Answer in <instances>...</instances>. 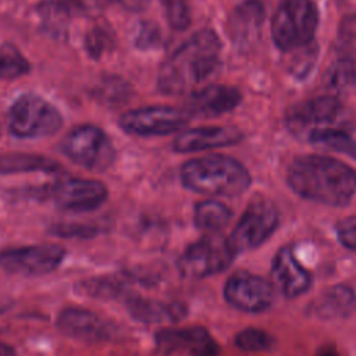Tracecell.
<instances>
[{
	"label": "cell",
	"instance_id": "6da1fadb",
	"mask_svg": "<svg viewBox=\"0 0 356 356\" xmlns=\"http://www.w3.org/2000/svg\"><path fill=\"white\" fill-rule=\"evenodd\" d=\"M286 181L300 197L328 206H345L356 193V171L328 156L296 157L288 167Z\"/></svg>",
	"mask_w": 356,
	"mask_h": 356
},
{
	"label": "cell",
	"instance_id": "7a4b0ae2",
	"mask_svg": "<svg viewBox=\"0 0 356 356\" xmlns=\"http://www.w3.org/2000/svg\"><path fill=\"white\" fill-rule=\"evenodd\" d=\"M221 42L211 29H202L182 43L161 65L157 88L168 96L184 95L207 79L220 63Z\"/></svg>",
	"mask_w": 356,
	"mask_h": 356
},
{
	"label": "cell",
	"instance_id": "3957f363",
	"mask_svg": "<svg viewBox=\"0 0 356 356\" xmlns=\"http://www.w3.org/2000/svg\"><path fill=\"white\" fill-rule=\"evenodd\" d=\"M182 185L196 193L235 197L250 186L249 171L235 159L209 154L192 159L181 167Z\"/></svg>",
	"mask_w": 356,
	"mask_h": 356
},
{
	"label": "cell",
	"instance_id": "277c9868",
	"mask_svg": "<svg viewBox=\"0 0 356 356\" xmlns=\"http://www.w3.org/2000/svg\"><path fill=\"white\" fill-rule=\"evenodd\" d=\"M318 25V10L312 0H284L271 19V36L284 51L310 43Z\"/></svg>",
	"mask_w": 356,
	"mask_h": 356
},
{
	"label": "cell",
	"instance_id": "5b68a950",
	"mask_svg": "<svg viewBox=\"0 0 356 356\" xmlns=\"http://www.w3.org/2000/svg\"><path fill=\"white\" fill-rule=\"evenodd\" d=\"M61 125L60 111L35 93H24L17 97L7 113L8 131L22 139L51 136L60 131Z\"/></svg>",
	"mask_w": 356,
	"mask_h": 356
},
{
	"label": "cell",
	"instance_id": "8992f818",
	"mask_svg": "<svg viewBox=\"0 0 356 356\" xmlns=\"http://www.w3.org/2000/svg\"><path fill=\"white\" fill-rule=\"evenodd\" d=\"M60 149L72 163L92 171H106L115 159L108 136L96 125L85 124L71 129L60 143Z\"/></svg>",
	"mask_w": 356,
	"mask_h": 356
},
{
	"label": "cell",
	"instance_id": "52a82bcc",
	"mask_svg": "<svg viewBox=\"0 0 356 356\" xmlns=\"http://www.w3.org/2000/svg\"><path fill=\"white\" fill-rule=\"evenodd\" d=\"M235 256L228 236L211 232L185 249L179 257L178 268L188 278H207L227 270Z\"/></svg>",
	"mask_w": 356,
	"mask_h": 356
},
{
	"label": "cell",
	"instance_id": "ba28073f",
	"mask_svg": "<svg viewBox=\"0 0 356 356\" xmlns=\"http://www.w3.org/2000/svg\"><path fill=\"white\" fill-rule=\"evenodd\" d=\"M278 210L267 199L253 200L232 229L228 241L235 253L259 248L278 227Z\"/></svg>",
	"mask_w": 356,
	"mask_h": 356
},
{
	"label": "cell",
	"instance_id": "9c48e42d",
	"mask_svg": "<svg viewBox=\"0 0 356 356\" xmlns=\"http://www.w3.org/2000/svg\"><path fill=\"white\" fill-rule=\"evenodd\" d=\"M191 120L186 110L170 106H147L124 113L121 129L136 136H160L179 131Z\"/></svg>",
	"mask_w": 356,
	"mask_h": 356
},
{
	"label": "cell",
	"instance_id": "30bf717a",
	"mask_svg": "<svg viewBox=\"0 0 356 356\" xmlns=\"http://www.w3.org/2000/svg\"><path fill=\"white\" fill-rule=\"evenodd\" d=\"M65 257V249L57 243L11 248L0 252V268L15 275L38 277L54 271Z\"/></svg>",
	"mask_w": 356,
	"mask_h": 356
},
{
	"label": "cell",
	"instance_id": "8fae6325",
	"mask_svg": "<svg viewBox=\"0 0 356 356\" xmlns=\"http://www.w3.org/2000/svg\"><path fill=\"white\" fill-rule=\"evenodd\" d=\"M275 295L271 281L249 271H236L224 285V298L232 307L246 313L267 310Z\"/></svg>",
	"mask_w": 356,
	"mask_h": 356
},
{
	"label": "cell",
	"instance_id": "7c38bea8",
	"mask_svg": "<svg viewBox=\"0 0 356 356\" xmlns=\"http://www.w3.org/2000/svg\"><path fill=\"white\" fill-rule=\"evenodd\" d=\"M50 193L58 209L72 213L99 209L108 196L103 182L86 178H63L53 185Z\"/></svg>",
	"mask_w": 356,
	"mask_h": 356
},
{
	"label": "cell",
	"instance_id": "4fadbf2b",
	"mask_svg": "<svg viewBox=\"0 0 356 356\" xmlns=\"http://www.w3.org/2000/svg\"><path fill=\"white\" fill-rule=\"evenodd\" d=\"M157 348L163 352H185L192 356H217L218 343L203 327L163 328L156 334Z\"/></svg>",
	"mask_w": 356,
	"mask_h": 356
},
{
	"label": "cell",
	"instance_id": "5bb4252c",
	"mask_svg": "<svg viewBox=\"0 0 356 356\" xmlns=\"http://www.w3.org/2000/svg\"><path fill=\"white\" fill-rule=\"evenodd\" d=\"M61 334L85 343H100L108 339V324L96 313L83 307H67L61 310L56 320Z\"/></svg>",
	"mask_w": 356,
	"mask_h": 356
},
{
	"label": "cell",
	"instance_id": "9a60e30c",
	"mask_svg": "<svg viewBox=\"0 0 356 356\" xmlns=\"http://www.w3.org/2000/svg\"><path fill=\"white\" fill-rule=\"evenodd\" d=\"M273 284L284 296L298 298L307 292L312 284V275L298 261L292 246H282L274 256L271 264Z\"/></svg>",
	"mask_w": 356,
	"mask_h": 356
},
{
	"label": "cell",
	"instance_id": "2e32d148",
	"mask_svg": "<svg viewBox=\"0 0 356 356\" xmlns=\"http://www.w3.org/2000/svg\"><path fill=\"white\" fill-rule=\"evenodd\" d=\"M341 102L334 96H318L291 106L286 111V122L291 129H320L321 125L334 122L341 114ZM310 131V132H312Z\"/></svg>",
	"mask_w": 356,
	"mask_h": 356
},
{
	"label": "cell",
	"instance_id": "e0dca14e",
	"mask_svg": "<svg viewBox=\"0 0 356 356\" xmlns=\"http://www.w3.org/2000/svg\"><path fill=\"white\" fill-rule=\"evenodd\" d=\"M242 138L243 135L236 127H199L181 132L172 147L178 153H191L232 146L239 143Z\"/></svg>",
	"mask_w": 356,
	"mask_h": 356
},
{
	"label": "cell",
	"instance_id": "ac0fdd59",
	"mask_svg": "<svg viewBox=\"0 0 356 356\" xmlns=\"http://www.w3.org/2000/svg\"><path fill=\"white\" fill-rule=\"evenodd\" d=\"M242 100L241 92L232 86L210 85L195 92L185 108L189 115L200 117H217L232 111Z\"/></svg>",
	"mask_w": 356,
	"mask_h": 356
},
{
	"label": "cell",
	"instance_id": "d6986e66",
	"mask_svg": "<svg viewBox=\"0 0 356 356\" xmlns=\"http://www.w3.org/2000/svg\"><path fill=\"white\" fill-rule=\"evenodd\" d=\"M128 313L138 321L145 324L179 323L188 316V307L178 300L164 302L157 299H147L140 296H128Z\"/></svg>",
	"mask_w": 356,
	"mask_h": 356
},
{
	"label": "cell",
	"instance_id": "ffe728a7",
	"mask_svg": "<svg viewBox=\"0 0 356 356\" xmlns=\"http://www.w3.org/2000/svg\"><path fill=\"white\" fill-rule=\"evenodd\" d=\"M264 13L263 7L256 0H248L239 4L232 13L228 24V31L234 42L243 44L261 25Z\"/></svg>",
	"mask_w": 356,
	"mask_h": 356
},
{
	"label": "cell",
	"instance_id": "44dd1931",
	"mask_svg": "<svg viewBox=\"0 0 356 356\" xmlns=\"http://www.w3.org/2000/svg\"><path fill=\"white\" fill-rule=\"evenodd\" d=\"M60 165L57 161L42 154L10 153L0 156V174H17L31 171H54Z\"/></svg>",
	"mask_w": 356,
	"mask_h": 356
},
{
	"label": "cell",
	"instance_id": "7402d4cb",
	"mask_svg": "<svg viewBox=\"0 0 356 356\" xmlns=\"http://www.w3.org/2000/svg\"><path fill=\"white\" fill-rule=\"evenodd\" d=\"M231 210L221 202L203 200L195 206L193 221L197 228L211 232H218L231 220Z\"/></svg>",
	"mask_w": 356,
	"mask_h": 356
},
{
	"label": "cell",
	"instance_id": "603a6c76",
	"mask_svg": "<svg viewBox=\"0 0 356 356\" xmlns=\"http://www.w3.org/2000/svg\"><path fill=\"white\" fill-rule=\"evenodd\" d=\"M310 143L330 149L334 152L343 153L356 160V140L352 139L346 132L332 128H320L309 132Z\"/></svg>",
	"mask_w": 356,
	"mask_h": 356
},
{
	"label": "cell",
	"instance_id": "cb8c5ba5",
	"mask_svg": "<svg viewBox=\"0 0 356 356\" xmlns=\"http://www.w3.org/2000/svg\"><path fill=\"white\" fill-rule=\"evenodd\" d=\"M42 26L53 36L64 38L68 31L70 13L58 0H47L38 6Z\"/></svg>",
	"mask_w": 356,
	"mask_h": 356
},
{
	"label": "cell",
	"instance_id": "d4e9b609",
	"mask_svg": "<svg viewBox=\"0 0 356 356\" xmlns=\"http://www.w3.org/2000/svg\"><path fill=\"white\" fill-rule=\"evenodd\" d=\"M125 282L121 278L99 277L82 281L76 285V292L81 295L99 298V299H114L125 293Z\"/></svg>",
	"mask_w": 356,
	"mask_h": 356
},
{
	"label": "cell",
	"instance_id": "484cf974",
	"mask_svg": "<svg viewBox=\"0 0 356 356\" xmlns=\"http://www.w3.org/2000/svg\"><path fill=\"white\" fill-rule=\"evenodd\" d=\"M323 82L327 88L342 90L356 82V61L350 57L337 58L327 68Z\"/></svg>",
	"mask_w": 356,
	"mask_h": 356
},
{
	"label": "cell",
	"instance_id": "4316f807",
	"mask_svg": "<svg viewBox=\"0 0 356 356\" xmlns=\"http://www.w3.org/2000/svg\"><path fill=\"white\" fill-rule=\"evenodd\" d=\"M31 70L29 61L11 43L0 46V78L14 79L28 74Z\"/></svg>",
	"mask_w": 356,
	"mask_h": 356
},
{
	"label": "cell",
	"instance_id": "83f0119b",
	"mask_svg": "<svg viewBox=\"0 0 356 356\" xmlns=\"http://www.w3.org/2000/svg\"><path fill=\"white\" fill-rule=\"evenodd\" d=\"M113 33L106 25H95L86 33L85 49L86 53L95 60L102 58L107 51H110L113 49Z\"/></svg>",
	"mask_w": 356,
	"mask_h": 356
},
{
	"label": "cell",
	"instance_id": "f1b7e54d",
	"mask_svg": "<svg viewBox=\"0 0 356 356\" xmlns=\"http://www.w3.org/2000/svg\"><path fill=\"white\" fill-rule=\"evenodd\" d=\"M235 345L246 352H260L271 348L273 338L263 330L245 328L236 334Z\"/></svg>",
	"mask_w": 356,
	"mask_h": 356
},
{
	"label": "cell",
	"instance_id": "f546056e",
	"mask_svg": "<svg viewBox=\"0 0 356 356\" xmlns=\"http://www.w3.org/2000/svg\"><path fill=\"white\" fill-rule=\"evenodd\" d=\"M163 4L165 17L171 28L177 31H184L191 24L189 8L185 0H159Z\"/></svg>",
	"mask_w": 356,
	"mask_h": 356
},
{
	"label": "cell",
	"instance_id": "4dcf8cb0",
	"mask_svg": "<svg viewBox=\"0 0 356 356\" xmlns=\"http://www.w3.org/2000/svg\"><path fill=\"white\" fill-rule=\"evenodd\" d=\"M161 40V33L159 26L150 21H142L139 24L138 32L135 35V46L138 49L146 50L156 47Z\"/></svg>",
	"mask_w": 356,
	"mask_h": 356
},
{
	"label": "cell",
	"instance_id": "1f68e13d",
	"mask_svg": "<svg viewBox=\"0 0 356 356\" xmlns=\"http://www.w3.org/2000/svg\"><path fill=\"white\" fill-rule=\"evenodd\" d=\"M70 14L76 15H96L104 7L107 0H58Z\"/></svg>",
	"mask_w": 356,
	"mask_h": 356
},
{
	"label": "cell",
	"instance_id": "d6a6232c",
	"mask_svg": "<svg viewBox=\"0 0 356 356\" xmlns=\"http://www.w3.org/2000/svg\"><path fill=\"white\" fill-rule=\"evenodd\" d=\"M337 236L343 248L356 252V217L341 221L337 227Z\"/></svg>",
	"mask_w": 356,
	"mask_h": 356
},
{
	"label": "cell",
	"instance_id": "836d02e7",
	"mask_svg": "<svg viewBox=\"0 0 356 356\" xmlns=\"http://www.w3.org/2000/svg\"><path fill=\"white\" fill-rule=\"evenodd\" d=\"M54 235L58 236H92L96 234V228L93 227H86V225H57L53 229Z\"/></svg>",
	"mask_w": 356,
	"mask_h": 356
},
{
	"label": "cell",
	"instance_id": "e575fe53",
	"mask_svg": "<svg viewBox=\"0 0 356 356\" xmlns=\"http://www.w3.org/2000/svg\"><path fill=\"white\" fill-rule=\"evenodd\" d=\"M122 8L131 13H140L145 11L149 6V0H115Z\"/></svg>",
	"mask_w": 356,
	"mask_h": 356
},
{
	"label": "cell",
	"instance_id": "d590c367",
	"mask_svg": "<svg viewBox=\"0 0 356 356\" xmlns=\"http://www.w3.org/2000/svg\"><path fill=\"white\" fill-rule=\"evenodd\" d=\"M316 356H339V353H338L334 348L325 346V348H321V349L316 353Z\"/></svg>",
	"mask_w": 356,
	"mask_h": 356
}]
</instances>
